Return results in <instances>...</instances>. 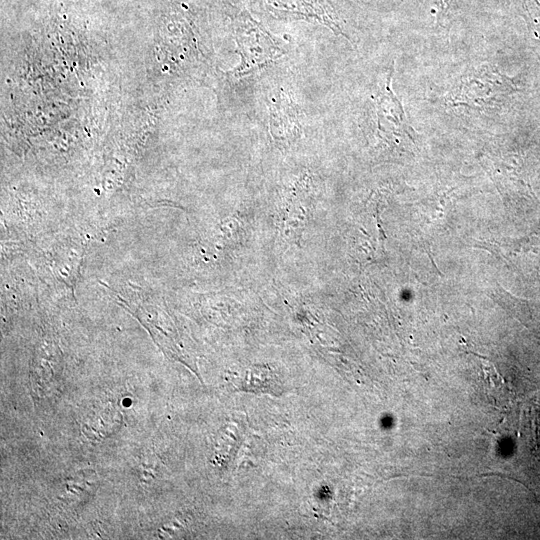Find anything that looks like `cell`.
I'll use <instances>...</instances> for the list:
<instances>
[{
	"label": "cell",
	"mask_w": 540,
	"mask_h": 540,
	"mask_svg": "<svg viewBox=\"0 0 540 540\" xmlns=\"http://www.w3.org/2000/svg\"><path fill=\"white\" fill-rule=\"evenodd\" d=\"M238 35L242 39L238 42L243 54V64L238 68L240 73L246 74L259 69L282 52L274 45L268 33L249 15L244 16Z\"/></svg>",
	"instance_id": "6da1fadb"
}]
</instances>
